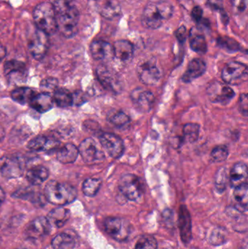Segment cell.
I'll list each match as a JSON object with an SVG mask.
<instances>
[{
	"label": "cell",
	"instance_id": "obj_1",
	"mask_svg": "<svg viewBox=\"0 0 248 249\" xmlns=\"http://www.w3.org/2000/svg\"><path fill=\"white\" fill-rule=\"evenodd\" d=\"M57 29L66 38L75 36L78 32L80 13L69 0H57L55 5Z\"/></svg>",
	"mask_w": 248,
	"mask_h": 249
},
{
	"label": "cell",
	"instance_id": "obj_2",
	"mask_svg": "<svg viewBox=\"0 0 248 249\" xmlns=\"http://www.w3.org/2000/svg\"><path fill=\"white\" fill-rule=\"evenodd\" d=\"M173 7L167 1L150 2L143 11L141 21L148 29H157L163 25L165 20H168L173 16Z\"/></svg>",
	"mask_w": 248,
	"mask_h": 249
},
{
	"label": "cell",
	"instance_id": "obj_3",
	"mask_svg": "<svg viewBox=\"0 0 248 249\" xmlns=\"http://www.w3.org/2000/svg\"><path fill=\"white\" fill-rule=\"evenodd\" d=\"M45 197L51 204L63 206L76 200L77 191L75 187L67 183L50 181L45 186Z\"/></svg>",
	"mask_w": 248,
	"mask_h": 249
},
{
	"label": "cell",
	"instance_id": "obj_4",
	"mask_svg": "<svg viewBox=\"0 0 248 249\" xmlns=\"http://www.w3.org/2000/svg\"><path fill=\"white\" fill-rule=\"evenodd\" d=\"M33 19L36 28L48 35H53L58 31L56 13L51 3L45 1L38 4L33 10Z\"/></svg>",
	"mask_w": 248,
	"mask_h": 249
},
{
	"label": "cell",
	"instance_id": "obj_5",
	"mask_svg": "<svg viewBox=\"0 0 248 249\" xmlns=\"http://www.w3.org/2000/svg\"><path fill=\"white\" fill-rule=\"evenodd\" d=\"M119 188L122 194L128 200L138 201L144 192V183L137 176L127 174L121 177Z\"/></svg>",
	"mask_w": 248,
	"mask_h": 249
},
{
	"label": "cell",
	"instance_id": "obj_6",
	"mask_svg": "<svg viewBox=\"0 0 248 249\" xmlns=\"http://www.w3.org/2000/svg\"><path fill=\"white\" fill-rule=\"evenodd\" d=\"M248 70L247 65L238 61H231L223 69L222 79L227 84H242L247 82Z\"/></svg>",
	"mask_w": 248,
	"mask_h": 249
},
{
	"label": "cell",
	"instance_id": "obj_7",
	"mask_svg": "<svg viewBox=\"0 0 248 249\" xmlns=\"http://www.w3.org/2000/svg\"><path fill=\"white\" fill-rule=\"evenodd\" d=\"M78 149L83 160L88 165H97L104 160V153L92 138L83 141Z\"/></svg>",
	"mask_w": 248,
	"mask_h": 249
},
{
	"label": "cell",
	"instance_id": "obj_8",
	"mask_svg": "<svg viewBox=\"0 0 248 249\" xmlns=\"http://www.w3.org/2000/svg\"><path fill=\"white\" fill-rule=\"evenodd\" d=\"M50 41L48 35L36 28L29 39V50L34 59H43L49 48Z\"/></svg>",
	"mask_w": 248,
	"mask_h": 249
},
{
	"label": "cell",
	"instance_id": "obj_9",
	"mask_svg": "<svg viewBox=\"0 0 248 249\" xmlns=\"http://www.w3.org/2000/svg\"><path fill=\"white\" fill-rule=\"evenodd\" d=\"M104 228L109 236L119 242L126 241L131 232L128 222L122 218H107L104 222Z\"/></svg>",
	"mask_w": 248,
	"mask_h": 249
},
{
	"label": "cell",
	"instance_id": "obj_10",
	"mask_svg": "<svg viewBox=\"0 0 248 249\" xmlns=\"http://www.w3.org/2000/svg\"><path fill=\"white\" fill-rule=\"evenodd\" d=\"M207 93L211 102L221 105H227L235 96V93L230 86L218 82L211 83L207 89Z\"/></svg>",
	"mask_w": 248,
	"mask_h": 249
},
{
	"label": "cell",
	"instance_id": "obj_11",
	"mask_svg": "<svg viewBox=\"0 0 248 249\" xmlns=\"http://www.w3.org/2000/svg\"><path fill=\"white\" fill-rule=\"evenodd\" d=\"M99 142L109 156L118 159L125 152V144L120 137L111 133H103L99 136Z\"/></svg>",
	"mask_w": 248,
	"mask_h": 249
},
{
	"label": "cell",
	"instance_id": "obj_12",
	"mask_svg": "<svg viewBox=\"0 0 248 249\" xmlns=\"http://www.w3.org/2000/svg\"><path fill=\"white\" fill-rule=\"evenodd\" d=\"M24 168L18 158L4 156L0 158V174L4 178H16L21 177Z\"/></svg>",
	"mask_w": 248,
	"mask_h": 249
},
{
	"label": "cell",
	"instance_id": "obj_13",
	"mask_svg": "<svg viewBox=\"0 0 248 249\" xmlns=\"http://www.w3.org/2000/svg\"><path fill=\"white\" fill-rule=\"evenodd\" d=\"M138 75L144 84L148 86L155 85L161 77V72L153 60H148L141 62L138 65Z\"/></svg>",
	"mask_w": 248,
	"mask_h": 249
},
{
	"label": "cell",
	"instance_id": "obj_14",
	"mask_svg": "<svg viewBox=\"0 0 248 249\" xmlns=\"http://www.w3.org/2000/svg\"><path fill=\"white\" fill-rule=\"evenodd\" d=\"M96 74L102 86L112 91L118 93L121 90V83L117 74L109 67L100 65L96 70Z\"/></svg>",
	"mask_w": 248,
	"mask_h": 249
},
{
	"label": "cell",
	"instance_id": "obj_15",
	"mask_svg": "<svg viewBox=\"0 0 248 249\" xmlns=\"http://www.w3.org/2000/svg\"><path fill=\"white\" fill-rule=\"evenodd\" d=\"M52 225L48 217L40 216L32 221L26 229V235L30 239H39L50 232Z\"/></svg>",
	"mask_w": 248,
	"mask_h": 249
},
{
	"label": "cell",
	"instance_id": "obj_16",
	"mask_svg": "<svg viewBox=\"0 0 248 249\" xmlns=\"http://www.w3.org/2000/svg\"><path fill=\"white\" fill-rule=\"evenodd\" d=\"M131 99L136 109L141 112H149L155 102L154 94L142 89H135L131 93Z\"/></svg>",
	"mask_w": 248,
	"mask_h": 249
},
{
	"label": "cell",
	"instance_id": "obj_17",
	"mask_svg": "<svg viewBox=\"0 0 248 249\" xmlns=\"http://www.w3.org/2000/svg\"><path fill=\"white\" fill-rule=\"evenodd\" d=\"M90 53L96 61H109L114 58L113 46L104 40H95L90 45Z\"/></svg>",
	"mask_w": 248,
	"mask_h": 249
},
{
	"label": "cell",
	"instance_id": "obj_18",
	"mask_svg": "<svg viewBox=\"0 0 248 249\" xmlns=\"http://www.w3.org/2000/svg\"><path fill=\"white\" fill-rule=\"evenodd\" d=\"M179 225L181 238L185 244H188L192 239V220L187 208L182 206L179 209Z\"/></svg>",
	"mask_w": 248,
	"mask_h": 249
},
{
	"label": "cell",
	"instance_id": "obj_19",
	"mask_svg": "<svg viewBox=\"0 0 248 249\" xmlns=\"http://www.w3.org/2000/svg\"><path fill=\"white\" fill-rule=\"evenodd\" d=\"M59 145L60 142L54 138L39 136L33 138L28 143V148L35 152H50L57 149Z\"/></svg>",
	"mask_w": 248,
	"mask_h": 249
},
{
	"label": "cell",
	"instance_id": "obj_20",
	"mask_svg": "<svg viewBox=\"0 0 248 249\" xmlns=\"http://www.w3.org/2000/svg\"><path fill=\"white\" fill-rule=\"evenodd\" d=\"M114 58L122 62L131 61L133 56L134 46L131 42L125 39L118 40L113 45Z\"/></svg>",
	"mask_w": 248,
	"mask_h": 249
},
{
	"label": "cell",
	"instance_id": "obj_21",
	"mask_svg": "<svg viewBox=\"0 0 248 249\" xmlns=\"http://www.w3.org/2000/svg\"><path fill=\"white\" fill-rule=\"evenodd\" d=\"M206 64L200 58H195L189 62L187 70L182 77L184 83H189L202 76L206 71Z\"/></svg>",
	"mask_w": 248,
	"mask_h": 249
},
{
	"label": "cell",
	"instance_id": "obj_22",
	"mask_svg": "<svg viewBox=\"0 0 248 249\" xmlns=\"http://www.w3.org/2000/svg\"><path fill=\"white\" fill-rule=\"evenodd\" d=\"M248 180V166L245 162H237L233 166L230 176V185L237 188L246 184Z\"/></svg>",
	"mask_w": 248,
	"mask_h": 249
},
{
	"label": "cell",
	"instance_id": "obj_23",
	"mask_svg": "<svg viewBox=\"0 0 248 249\" xmlns=\"http://www.w3.org/2000/svg\"><path fill=\"white\" fill-rule=\"evenodd\" d=\"M53 102L52 96L50 93L42 92V93H36L29 105L39 113H45L52 109Z\"/></svg>",
	"mask_w": 248,
	"mask_h": 249
},
{
	"label": "cell",
	"instance_id": "obj_24",
	"mask_svg": "<svg viewBox=\"0 0 248 249\" xmlns=\"http://www.w3.org/2000/svg\"><path fill=\"white\" fill-rule=\"evenodd\" d=\"M79 149L72 143H66L57 152V160L63 164H70L75 162L78 158Z\"/></svg>",
	"mask_w": 248,
	"mask_h": 249
},
{
	"label": "cell",
	"instance_id": "obj_25",
	"mask_svg": "<svg viewBox=\"0 0 248 249\" xmlns=\"http://www.w3.org/2000/svg\"><path fill=\"white\" fill-rule=\"evenodd\" d=\"M49 177L48 168L42 165H37L29 169L26 173V179L33 185H40Z\"/></svg>",
	"mask_w": 248,
	"mask_h": 249
},
{
	"label": "cell",
	"instance_id": "obj_26",
	"mask_svg": "<svg viewBox=\"0 0 248 249\" xmlns=\"http://www.w3.org/2000/svg\"><path fill=\"white\" fill-rule=\"evenodd\" d=\"M70 217V212L68 209L59 207L50 212L48 216V220L51 225L56 228H62Z\"/></svg>",
	"mask_w": 248,
	"mask_h": 249
},
{
	"label": "cell",
	"instance_id": "obj_27",
	"mask_svg": "<svg viewBox=\"0 0 248 249\" xmlns=\"http://www.w3.org/2000/svg\"><path fill=\"white\" fill-rule=\"evenodd\" d=\"M234 198L235 200V208L239 212H246L248 209V183L234 188Z\"/></svg>",
	"mask_w": 248,
	"mask_h": 249
},
{
	"label": "cell",
	"instance_id": "obj_28",
	"mask_svg": "<svg viewBox=\"0 0 248 249\" xmlns=\"http://www.w3.org/2000/svg\"><path fill=\"white\" fill-rule=\"evenodd\" d=\"M36 94V92L32 89L21 87L12 91L11 97L17 103L24 105L30 103Z\"/></svg>",
	"mask_w": 248,
	"mask_h": 249
},
{
	"label": "cell",
	"instance_id": "obj_29",
	"mask_svg": "<svg viewBox=\"0 0 248 249\" xmlns=\"http://www.w3.org/2000/svg\"><path fill=\"white\" fill-rule=\"evenodd\" d=\"M51 244L53 249H74L75 240L70 234L63 232L55 235Z\"/></svg>",
	"mask_w": 248,
	"mask_h": 249
},
{
	"label": "cell",
	"instance_id": "obj_30",
	"mask_svg": "<svg viewBox=\"0 0 248 249\" xmlns=\"http://www.w3.org/2000/svg\"><path fill=\"white\" fill-rule=\"evenodd\" d=\"M53 93V102L60 107H68L73 105L72 93L68 90L57 89Z\"/></svg>",
	"mask_w": 248,
	"mask_h": 249
},
{
	"label": "cell",
	"instance_id": "obj_31",
	"mask_svg": "<svg viewBox=\"0 0 248 249\" xmlns=\"http://www.w3.org/2000/svg\"><path fill=\"white\" fill-rule=\"evenodd\" d=\"M99 10L102 16L107 19H112L119 16L121 9L116 1L108 0L100 5Z\"/></svg>",
	"mask_w": 248,
	"mask_h": 249
},
{
	"label": "cell",
	"instance_id": "obj_32",
	"mask_svg": "<svg viewBox=\"0 0 248 249\" xmlns=\"http://www.w3.org/2000/svg\"><path fill=\"white\" fill-rule=\"evenodd\" d=\"M190 48L198 53L205 54L208 51V44L205 36L190 32Z\"/></svg>",
	"mask_w": 248,
	"mask_h": 249
},
{
	"label": "cell",
	"instance_id": "obj_33",
	"mask_svg": "<svg viewBox=\"0 0 248 249\" xmlns=\"http://www.w3.org/2000/svg\"><path fill=\"white\" fill-rule=\"evenodd\" d=\"M102 181L100 178H88L83 182V192L87 197H94L99 193Z\"/></svg>",
	"mask_w": 248,
	"mask_h": 249
},
{
	"label": "cell",
	"instance_id": "obj_34",
	"mask_svg": "<svg viewBox=\"0 0 248 249\" xmlns=\"http://www.w3.org/2000/svg\"><path fill=\"white\" fill-rule=\"evenodd\" d=\"M108 121L119 128L126 127L131 122L129 117L122 111H114L112 113L110 112L108 117Z\"/></svg>",
	"mask_w": 248,
	"mask_h": 249
},
{
	"label": "cell",
	"instance_id": "obj_35",
	"mask_svg": "<svg viewBox=\"0 0 248 249\" xmlns=\"http://www.w3.org/2000/svg\"><path fill=\"white\" fill-rule=\"evenodd\" d=\"M199 124H187L183 126V133L184 141L189 143H194L198 141L199 135Z\"/></svg>",
	"mask_w": 248,
	"mask_h": 249
},
{
	"label": "cell",
	"instance_id": "obj_36",
	"mask_svg": "<svg viewBox=\"0 0 248 249\" xmlns=\"http://www.w3.org/2000/svg\"><path fill=\"white\" fill-rule=\"evenodd\" d=\"M26 65L21 61L10 60L4 64V71L6 75H13L16 74H23Z\"/></svg>",
	"mask_w": 248,
	"mask_h": 249
},
{
	"label": "cell",
	"instance_id": "obj_37",
	"mask_svg": "<svg viewBox=\"0 0 248 249\" xmlns=\"http://www.w3.org/2000/svg\"><path fill=\"white\" fill-rule=\"evenodd\" d=\"M227 231L221 227L214 229L210 236V243L214 246L222 245L227 242Z\"/></svg>",
	"mask_w": 248,
	"mask_h": 249
},
{
	"label": "cell",
	"instance_id": "obj_38",
	"mask_svg": "<svg viewBox=\"0 0 248 249\" xmlns=\"http://www.w3.org/2000/svg\"><path fill=\"white\" fill-rule=\"evenodd\" d=\"M157 240L151 235H144L140 238L134 249H157Z\"/></svg>",
	"mask_w": 248,
	"mask_h": 249
},
{
	"label": "cell",
	"instance_id": "obj_39",
	"mask_svg": "<svg viewBox=\"0 0 248 249\" xmlns=\"http://www.w3.org/2000/svg\"><path fill=\"white\" fill-rule=\"evenodd\" d=\"M227 184V174L226 168H221L215 177V186L218 193H222L226 190Z\"/></svg>",
	"mask_w": 248,
	"mask_h": 249
},
{
	"label": "cell",
	"instance_id": "obj_40",
	"mask_svg": "<svg viewBox=\"0 0 248 249\" xmlns=\"http://www.w3.org/2000/svg\"><path fill=\"white\" fill-rule=\"evenodd\" d=\"M211 158L215 162H221L225 161L229 156V149L224 145H220L213 149L211 152Z\"/></svg>",
	"mask_w": 248,
	"mask_h": 249
},
{
	"label": "cell",
	"instance_id": "obj_41",
	"mask_svg": "<svg viewBox=\"0 0 248 249\" xmlns=\"http://www.w3.org/2000/svg\"><path fill=\"white\" fill-rule=\"evenodd\" d=\"M40 88L43 93H50L58 89V80L55 78H47L41 82Z\"/></svg>",
	"mask_w": 248,
	"mask_h": 249
},
{
	"label": "cell",
	"instance_id": "obj_42",
	"mask_svg": "<svg viewBox=\"0 0 248 249\" xmlns=\"http://www.w3.org/2000/svg\"><path fill=\"white\" fill-rule=\"evenodd\" d=\"M221 46L224 47L225 49L230 50L231 51H237L239 50V45L237 42H236L234 39H227L224 38V39H220L218 40Z\"/></svg>",
	"mask_w": 248,
	"mask_h": 249
},
{
	"label": "cell",
	"instance_id": "obj_43",
	"mask_svg": "<svg viewBox=\"0 0 248 249\" xmlns=\"http://www.w3.org/2000/svg\"><path fill=\"white\" fill-rule=\"evenodd\" d=\"M240 110L241 113L244 115L245 117L248 116V95L246 93H243L240 96Z\"/></svg>",
	"mask_w": 248,
	"mask_h": 249
},
{
	"label": "cell",
	"instance_id": "obj_44",
	"mask_svg": "<svg viewBox=\"0 0 248 249\" xmlns=\"http://www.w3.org/2000/svg\"><path fill=\"white\" fill-rule=\"evenodd\" d=\"M175 35H176V38H177L178 41H179L180 43L185 42L188 36L187 29H186V26H180V27L176 30Z\"/></svg>",
	"mask_w": 248,
	"mask_h": 249
},
{
	"label": "cell",
	"instance_id": "obj_45",
	"mask_svg": "<svg viewBox=\"0 0 248 249\" xmlns=\"http://www.w3.org/2000/svg\"><path fill=\"white\" fill-rule=\"evenodd\" d=\"M73 105L75 106H81L85 102V96L81 91H77L72 94Z\"/></svg>",
	"mask_w": 248,
	"mask_h": 249
},
{
	"label": "cell",
	"instance_id": "obj_46",
	"mask_svg": "<svg viewBox=\"0 0 248 249\" xmlns=\"http://www.w3.org/2000/svg\"><path fill=\"white\" fill-rule=\"evenodd\" d=\"M202 16H203V10L199 6L194 7L192 11V17L195 21L199 23L202 19Z\"/></svg>",
	"mask_w": 248,
	"mask_h": 249
},
{
	"label": "cell",
	"instance_id": "obj_47",
	"mask_svg": "<svg viewBox=\"0 0 248 249\" xmlns=\"http://www.w3.org/2000/svg\"><path fill=\"white\" fill-rule=\"evenodd\" d=\"M231 4L240 11L243 12L246 8L247 0H231Z\"/></svg>",
	"mask_w": 248,
	"mask_h": 249
},
{
	"label": "cell",
	"instance_id": "obj_48",
	"mask_svg": "<svg viewBox=\"0 0 248 249\" xmlns=\"http://www.w3.org/2000/svg\"><path fill=\"white\" fill-rule=\"evenodd\" d=\"M208 3L214 10H221L223 9V0H208Z\"/></svg>",
	"mask_w": 248,
	"mask_h": 249
},
{
	"label": "cell",
	"instance_id": "obj_49",
	"mask_svg": "<svg viewBox=\"0 0 248 249\" xmlns=\"http://www.w3.org/2000/svg\"><path fill=\"white\" fill-rule=\"evenodd\" d=\"M6 55H7L6 48L2 44L0 43V62L5 58Z\"/></svg>",
	"mask_w": 248,
	"mask_h": 249
},
{
	"label": "cell",
	"instance_id": "obj_50",
	"mask_svg": "<svg viewBox=\"0 0 248 249\" xmlns=\"http://www.w3.org/2000/svg\"><path fill=\"white\" fill-rule=\"evenodd\" d=\"M5 199V194H4V190L0 187V206L2 204Z\"/></svg>",
	"mask_w": 248,
	"mask_h": 249
},
{
	"label": "cell",
	"instance_id": "obj_51",
	"mask_svg": "<svg viewBox=\"0 0 248 249\" xmlns=\"http://www.w3.org/2000/svg\"><path fill=\"white\" fill-rule=\"evenodd\" d=\"M4 136V130H3L2 127L0 126V139Z\"/></svg>",
	"mask_w": 248,
	"mask_h": 249
}]
</instances>
